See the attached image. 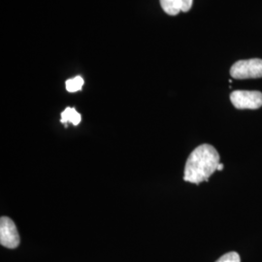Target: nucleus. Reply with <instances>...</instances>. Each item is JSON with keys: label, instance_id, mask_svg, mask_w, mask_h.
Masks as SVG:
<instances>
[{"label": "nucleus", "instance_id": "obj_3", "mask_svg": "<svg viewBox=\"0 0 262 262\" xmlns=\"http://www.w3.org/2000/svg\"><path fill=\"white\" fill-rule=\"evenodd\" d=\"M230 100L236 109L256 110L262 107V93L257 91H235Z\"/></svg>", "mask_w": 262, "mask_h": 262}, {"label": "nucleus", "instance_id": "obj_8", "mask_svg": "<svg viewBox=\"0 0 262 262\" xmlns=\"http://www.w3.org/2000/svg\"><path fill=\"white\" fill-rule=\"evenodd\" d=\"M215 262H241V258L236 252H230L221 256Z\"/></svg>", "mask_w": 262, "mask_h": 262}, {"label": "nucleus", "instance_id": "obj_4", "mask_svg": "<svg viewBox=\"0 0 262 262\" xmlns=\"http://www.w3.org/2000/svg\"><path fill=\"white\" fill-rule=\"evenodd\" d=\"M19 242L20 238L15 223L7 216H2L0 220V244L8 249H16Z\"/></svg>", "mask_w": 262, "mask_h": 262}, {"label": "nucleus", "instance_id": "obj_5", "mask_svg": "<svg viewBox=\"0 0 262 262\" xmlns=\"http://www.w3.org/2000/svg\"><path fill=\"white\" fill-rule=\"evenodd\" d=\"M192 3L193 0H160L162 9L170 16H176L180 12H188Z\"/></svg>", "mask_w": 262, "mask_h": 262}, {"label": "nucleus", "instance_id": "obj_1", "mask_svg": "<svg viewBox=\"0 0 262 262\" xmlns=\"http://www.w3.org/2000/svg\"><path fill=\"white\" fill-rule=\"evenodd\" d=\"M220 164V155L212 145L203 144L198 146L189 155L185 167L184 180L198 185L216 171Z\"/></svg>", "mask_w": 262, "mask_h": 262}, {"label": "nucleus", "instance_id": "obj_9", "mask_svg": "<svg viewBox=\"0 0 262 262\" xmlns=\"http://www.w3.org/2000/svg\"><path fill=\"white\" fill-rule=\"evenodd\" d=\"M224 164H222V163H220L219 165H217V168H216V170H223L224 169Z\"/></svg>", "mask_w": 262, "mask_h": 262}, {"label": "nucleus", "instance_id": "obj_2", "mask_svg": "<svg viewBox=\"0 0 262 262\" xmlns=\"http://www.w3.org/2000/svg\"><path fill=\"white\" fill-rule=\"evenodd\" d=\"M230 75L238 80L262 78V59L239 60L230 68Z\"/></svg>", "mask_w": 262, "mask_h": 262}, {"label": "nucleus", "instance_id": "obj_7", "mask_svg": "<svg viewBox=\"0 0 262 262\" xmlns=\"http://www.w3.org/2000/svg\"><path fill=\"white\" fill-rule=\"evenodd\" d=\"M84 79L81 76H77L72 79H69L66 82V88L68 93H76L83 89Z\"/></svg>", "mask_w": 262, "mask_h": 262}, {"label": "nucleus", "instance_id": "obj_6", "mask_svg": "<svg viewBox=\"0 0 262 262\" xmlns=\"http://www.w3.org/2000/svg\"><path fill=\"white\" fill-rule=\"evenodd\" d=\"M60 116V122L66 124L67 122H71L74 125H78L82 121V116L76 111L75 108L71 107H67Z\"/></svg>", "mask_w": 262, "mask_h": 262}]
</instances>
